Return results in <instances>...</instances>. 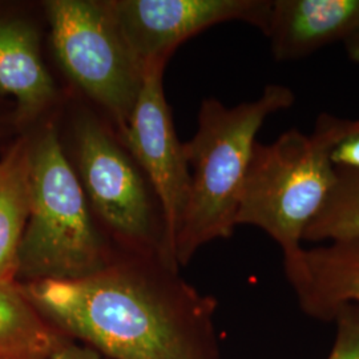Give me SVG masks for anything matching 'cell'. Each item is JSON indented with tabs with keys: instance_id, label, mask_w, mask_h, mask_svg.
Segmentation results:
<instances>
[{
	"instance_id": "1",
	"label": "cell",
	"mask_w": 359,
	"mask_h": 359,
	"mask_svg": "<svg viewBox=\"0 0 359 359\" xmlns=\"http://www.w3.org/2000/svg\"><path fill=\"white\" fill-rule=\"evenodd\" d=\"M18 285L57 332L107 359H221L217 301L157 255L121 250L84 278Z\"/></svg>"
},
{
	"instance_id": "2",
	"label": "cell",
	"mask_w": 359,
	"mask_h": 359,
	"mask_svg": "<svg viewBox=\"0 0 359 359\" xmlns=\"http://www.w3.org/2000/svg\"><path fill=\"white\" fill-rule=\"evenodd\" d=\"M294 103V92L280 84L233 108L216 99L203 102L197 132L182 142L191 182L175 241L179 266L189 264L201 246L231 237L257 133L270 115Z\"/></svg>"
},
{
	"instance_id": "3",
	"label": "cell",
	"mask_w": 359,
	"mask_h": 359,
	"mask_svg": "<svg viewBox=\"0 0 359 359\" xmlns=\"http://www.w3.org/2000/svg\"><path fill=\"white\" fill-rule=\"evenodd\" d=\"M357 126L358 120L322 114L309 135L290 129L270 144L256 142L236 225H252L269 234L283 258L295 255L335 185L332 152Z\"/></svg>"
},
{
	"instance_id": "4",
	"label": "cell",
	"mask_w": 359,
	"mask_h": 359,
	"mask_svg": "<svg viewBox=\"0 0 359 359\" xmlns=\"http://www.w3.org/2000/svg\"><path fill=\"white\" fill-rule=\"evenodd\" d=\"M29 213L16 283L79 280L104 269L116 252L93 224L86 193L48 126L29 147Z\"/></svg>"
},
{
	"instance_id": "5",
	"label": "cell",
	"mask_w": 359,
	"mask_h": 359,
	"mask_svg": "<svg viewBox=\"0 0 359 359\" xmlns=\"http://www.w3.org/2000/svg\"><path fill=\"white\" fill-rule=\"evenodd\" d=\"M44 8L57 62L123 130L142 90L144 68L129 51L107 1L50 0Z\"/></svg>"
},
{
	"instance_id": "6",
	"label": "cell",
	"mask_w": 359,
	"mask_h": 359,
	"mask_svg": "<svg viewBox=\"0 0 359 359\" xmlns=\"http://www.w3.org/2000/svg\"><path fill=\"white\" fill-rule=\"evenodd\" d=\"M75 137L84 191L104 225L123 250L161 257V233L130 158L92 116L77 118Z\"/></svg>"
},
{
	"instance_id": "7",
	"label": "cell",
	"mask_w": 359,
	"mask_h": 359,
	"mask_svg": "<svg viewBox=\"0 0 359 359\" xmlns=\"http://www.w3.org/2000/svg\"><path fill=\"white\" fill-rule=\"evenodd\" d=\"M165 62L157 60L144 68L142 90L120 137L145 170L161 204V257L179 269L175 241L188 201L191 173L163 90Z\"/></svg>"
},
{
	"instance_id": "8",
	"label": "cell",
	"mask_w": 359,
	"mask_h": 359,
	"mask_svg": "<svg viewBox=\"0 0 359 359\" xmlns=\"http://www.w3.org/2000/svg\"><path fill=\"white\" fill-rule=\"evenodd\" d=\"M116 26L142 68L167 60L185 40L209 27L238 20L264 34L273 0H108Z\"/></svg>"
},
{
	"instance_id": "9",
	"label": "cell",
	"mask_w": 359,
	"mask_h": 359,
	"mask_svg": "<svg viewBox=\"0 0 359 359\" xmlns=\"http://www.w3.org/2000/svg\"><path fill=\"white\" fill-rule=\"evenodd\" d=\"M285 276L302 311L333 321L344 306L359 305V233L283 258Z\"/></svg>"
},
{
	"instance_id": "10",
	"label": "cell",
	"mask_w": 359,
	"mask_h": 359,
	"mask_svg": "<svg viewBox=\"0 0 359 359\" xmlns=\"http://www.w3.org/2000/svg\"><path fill=\"white\" fill-rule=\"evenodd\" d=\"M359 32V0H273L266 36L276 60L308 57Z\"/></svg>"
},
{
	"instance_id": "11",
	"label": "cell",
	"mask_w": 359,
	"mask_h": 359,
	"mask_svg": "<svg viewBox=\"0 0 359 359\" xmlns=\"http://www.w3.org/2000/svg\"><path fill=\"white\" fill-rule=\"evenodd\" d=\"M0 95L15 97L19 121L38 117L56 97L40 56L38 32L19 19L0 20Z\"/></svg>"
},
{
	"instance_id": "12",
	"label": "cell",
	"mask_w": 359,
	"mask_h": 359,
	"mask_svg": "<svg viewBox=\"0 0 359 359\" xmlns=\"http://www.w3.org/2000/svg\"><path fill=\"white\" fill-rule=\"evenodd\" d=\"M29 147L22 139L0 160V283H16L29 213Z\"/></svg>"
},
{
	"instance_id": "13",
	"label": "cell",
	"mask_w": 359,
	"mask_h": 359,
	"mask_svg": "<svg viewBox=\"0 0 359 359\" xmlns=\"http://www.w3.org/2000/svg\"><path fill=\"white\" fill-rule=\"evenodd\" d=\"M60 335L18 283H0V359H47Z\"/></svg>"
},
{
	"instance_id": "14",
	"label": "cell",
	"mask_w": 359,
	"mask_h": 359,
	"mask_svg": "<svg viewBox=\"0 0 359 359\" xmlns=\"http://www.w3.org/2000/svg\"><path fill=\"white\" fill-rule=\"evenodd\" d=\"M359 233V172L337 169L333 191L304 233V241L323 243Z\"/></svg>"
},
{
	"instance_id": "15",
	"label": "cell",
	"mask_w": 359,
	"mask_h": 359,
	"mask_svg": "<svg viewBox=\"0 0 359 359\" xmlns=\"http://www.w3.org/2000/svg\"><path fill=\"white\" fill-rule=\"evenodd\" d=\"M333 321L337 322V334L327 359H359V305L339 309Z\"/></svg>"
},
{
	"instance_id": "16",
	"label": "cell",
	"mask_w": 359,
	"mask_h": 359,
	"mask_svg": "<svg viewBox=\"0 0 359 359\" xmlns=\"http://www.w3.org/2000/svg\"><path fill=\"white\" fill-rule=\"evenodd\" d=\"M332 163L335 169L359 172V120L355 130L335 145L332 152Z\"/></svg>"
},
{
	"instance_id": "17",
	"label": "cell",
	"mask_w": 359,
	"mask_h": 359,
	"mask_svg": "<svg viewBox=\"0 0 359 359\" xmlns=\"http://www.w3.org/2000/svg\"><path fill=\"white\" fill-rule=\"evenodd\" d=\"M47 359H107L97 350L84 345L65 334L60 335L59 341L52 348Z\"/></svg>"
},
{
	"instance_id": "18",
	"label": "cell",
	"mask_w": 359,
	"mask_h": 359,
	"mask_svg": "<svg viewBox=\"0 0 359 359\" xmlns=\"http://www.w3.org/2000/svg\"><path fill=\"white\" fill-rule=\"evenodd\" d=\"M345 47H346L347 55L355 60L359 62V32L355 34L351 39H348L346 43H345Z\"/></svg>"
}]
</instances>
